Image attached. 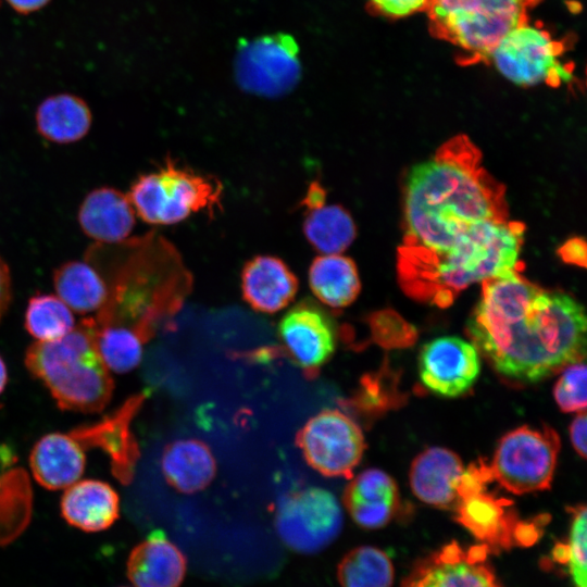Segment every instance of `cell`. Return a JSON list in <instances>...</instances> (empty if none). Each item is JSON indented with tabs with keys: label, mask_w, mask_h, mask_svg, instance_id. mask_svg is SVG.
Wrapping results in <instances>:
<instances>
[{
	"label": "cell",
	"mask_w": 587,
	"mask_h": 587,
	"mask_svg": "<svg viewBox=\"0 0 587 587\" xmlns=\"http://www.w3.org/2000/svg\"><path fill=\"white\" fill-rule=\"evenodd\" d=\"M309 286L323 304L333 309L348 307L361 290L354 262L340 253L322 254L312 261Z\"/></svg>",
	"instance_id": "28"
},
{
	"label": "cell",
	"mask_w": 587,
	"mask_h": 587,
	"mask_svg": "<svg viewBox=\"0 0 587 587\" xmlns=\"http://www.w3.org/2000/svg\"><path fill=\"white\" fill-rule=\"evenodd\" d=\"M126 574L134 587H179L186 575L183 552L160 529L128 554Z\"/></svg>",
	"instance_id": "21"
},
{
	"label": "cell",
	"mask_w": 587,
	"mask_h": 587,
	"mask_svg": "<svg viewBox=\"0 0 587 587\" xmlns=\"http://www.w3.org/2000/svg\"><path fill=\"white\" fill-rule=\"evenodd\" d=\"M12 298V283L9 266L0 257V321L7 312Z\"/></svg>",
	"instance_id": "41"
},
{
	"label": "cell",
	"mask_w": 587,
	"mask_h": 587,
	"mask_svg": "<svg viewBox=\"0 0 587 587\" xmlns=\"http://www.w3.org/2000/svg\"><path fill=\"white\" fill-rule=\"evenodd\" d=\"M122 587H125V586H122Z\"/></svg>",
	"instance_id": "45"
},
{
	"label": "cell",
	"mask_w": 587,
	"mask_h": 587,
	"mask_svg": "<svg viewBox=\"0 0 587 587\" xmlns=\"http://www.w3.org/2000/svg\"><path fill=\"white\" fill-rule=\"evenodd\" d=\"M560 439L549 426H522L507 433L489 463L492 479L515 495L548 489L557 466Z\"/></svg>",
	"instance_id": "10"
},
{
	"label": "cell",
	"mask_w": 587,
	"mask_h": 587,
	"mask_svg": "<svg viewBox=\"0 0 587 587\" xmlns=\"http://www.w3.org/2000/svg\"><path fill=\"white\" fill-rule=\"evenodd\" d=\"M298 286L292 271L274 255H255L246 262L240 274L242 298L260 313L273 314L286 308Z\"/></svg>",
	"instance_id": "19"
},
{
	"label": "cell",
	"mask_w": 587,
	"mask_h": 587,
	"mask_svg": "<svg viewBox=\"0 0 587 587\" xmlns=\"http://www.w3.org/2000/svg\"><path fill=\"white\" fill-rule=\"evenodd\" d=\"M524 232L516 221L486 222L442 250L400 246L401 287L419 301L446 308L471 284L520 270Z\"/></svg>",
	"instance_id": "3"
},
{
	"label": "cell",
	"mask_w": 587,
	"mask_h": 587,
	"mask_svg": "<svg viewBox=\"0 0 587 587\" xmlns=\"http://www.w3.org/2000/svg\"><path fill=\"white\" fill-rule=\"evenodd\" d=\"M39 135L55 143H73L83 139L92 124V113L80 97L67 92L47 97L35 114Z\"/></svg>",
	"instance_id": "26"
},
{
	"label": "cell",
	"mask_w": 587,
	"mask_h": 587,
	"mask_svg": "<svg viewBox=\"0 0 587 587\" xmlns=\"http://www.w3.org/2000/svg\"><path fill=\"white\" fill-rule=\"evenodd\" d=\"M572 520L566 544L560 542L553 549V559L565 564L575 587H586V524L587 511L584 504L571 508Z\"/></svg>",
	"instance_id": "35"
},
{
	"label": "cell",
	"mask_w": 587,
	"mask_h": 587,
	"mask_svg": "<svg viewBox=\"0 0 587 587\" xmlns=\"http://www.w3.org/2000/svg\"><path fill=\"white\" fill-rule=\"evenodd\" d=\"M508 209L504 187L485 170L480 151L457 136L410 171L401 246L446 249L476 225L509 220Z\"/></svg>",
	"instance_id": "2"
},
{
	"label": "cell",
	"mask_w": 587,
	"mask_h": 587,
	"mask_svg": "<svg viewBox=\"0 0 587 587\" xmlns=\"http://www.w3.org/2000/svg\"><path fill=\"white\" fill-rule=\"evenodd\" d=\"M96 327L98 350L109 370L124 374L139 365L145 344L132 328L122 325Z\"/></svg>",
	"instance_id": "33"
},
{
	"label": "cell",
	"mask_w": 587,
	"mask_h": 587,
	"mask_svg": "<svg viewBox=\"0 0 587 587\" xmlns=\"http://www.w3.org/2000/svg\"><path fill=\"white\" fill-rule=\"evenodd\" d=\"M34 492L30 477L23 467L0 473V547L16 540L33 516Z\"/></svg>",
	"instance_id": "29"
},
{
	"label": "cell",
	"mask_w": 587,
	"mask_h": 587,
	"mask_svg": "<svg viewBox=\"0 0 587 587\" xmlns=\"http://www.w3.org/2000/svg\"><path fill=\"white\" fill-rule=\"evenodd\" d=\"M464 469L459 455L451 450L428 448L412 462L411 489L416 498L428 505L454 510Z\"/></svg>",
	"instance_id": "18"
},
{
	"label": "cell",
	"mask_w": 587,
	"mask_h": 587,
	"mask_svg": "<svg viewBox=\"0 0 587 587\" xmlns=\"http://www.w3.org/2000/svg\"><path fill=\"white\" fill-rule=\"evenodd\" d=\"M586 413L580 411L571 423L570 436L574 449L583 459L586 458Z\"/></svg>",
	"instance_id": "40"
},
{
	"label": "cell",
	"mask_w": 587,
	"mask_h": 587,
	"mask_svg": "<svg viewBox=\"0 0 587 587\" xmlns=\"http://www.w3.org/2000/svg\"><path fill=\"white\" fill-rule=\"evenodd\" d=\"M342 511L336 497L320 487L290 491L277 503L275 528L291 550L311 554L328 547L342 528Z\"/></svg>",
	"instance_id": "11"
},
{
	"label": "cell",
	"mask_w": 587,
	"mask_h": 587,
	"mask_svg": "<svg viewBox=\"0 0 587 587\" xmlns=\"http://www.w3.org/2000/svg\"><path fill=\"white\" fill-rule=\"evenodd\" d=\"M480 370L478 351L472 342L445 336L425 344L419 357L422 383L433 392L457 397L476 380Z\"/></svg>",
	"instance_id": "17"
},
{
	"label": "cell",
	"mask_w": 587,
	"mask_h": 587,
	"mask_svg": "<svg viewBox=\"0 0 587 587\" xmlns=\"http://www.w3.org/2000/svg\"><path fill=\"white\" fill-rule=\"evenodd\" d=\"M395 375L388 370L364 375L353 396L342 405L362 416H372L394 407L397 400Z\"/></svg>",
	"instance_id": "34"
},
{
	"label": "cell",
	"mask_w": 587,
	"mask_h": 587,
	"mask_svg": "<svg viewBox=\"0 0 587 587\" xmlns=\"http://www.w3.org/2000/svg\"><path fill=\"white\" fill-rule=\"evenodd\" d=\"M394 574L387 553L372 546L350 550L337 566L341 587H391Z\"/></svg>",
	"instance_id": "31"
},
{
	"label": "cell",
	"mask_w": 587,
	"mask_h": 587,
	"mask_svg": "<svg viewBox=\"0 0 587 587\" xmlns=\"http://www.w3.org/2000/svg\"><path fill=\"white\" fill-rule=\"evenodd\" d=\"M24 362L62 410L98 413L112 398L114 382L99 353L92 317L59 339L33 342Z\"/></svg>",
	"instance_id": "5"
},
{
	"label": "cell",
	"mask_w": 587,
	"mask_h": 587,
	"mask_svg": "<svg viewBox=\"0 0 587 587\" xmlns=\"http://www.w3.org/2000/svg\"><path fill=\"white\" fill-rule=\"evenodd\" d=\"M161 470L166 483L180 494H195L214 479L216 462L209 446L195 438L177 439L165 446Z\"/></svg>",
	"instance_id": "25"
},
{
	"label": "cell",
	"mask_w": 587,
	"mask_h": 587,
	"mask_svg": "<svg viewBox=\"0 0 587 587\" xmlns=\"http://www.w3.org/2000/svg\"><path fill=\"white\" fill-rule=\"evenodd\" d=\"M326 203V190L319 182H312L301 201L307 210L321 207Z\"/></svg>",
	"instance_id": "42"
},
{
	"label": "cell",
	"mask_w": 587,
	"mask_h": 587,
	"mask_svg": "<svg viewBox=\"0 0 587 587\" xmlns=\"http://www.w3.org/2000/svg\"><path fill=\"white\" fill-rule=\"evenodd\" d=\"M542 0H430L429 33L450 43L464 65L486 63L498 43L529 20Z\"/></svg>",
	"instance_id": "6"
},
{
	"label": "cell",
	"mask_w": 587,
	"mask_h": 587,
	"mask_svg": "<svg viewBox=\"0 0 587 587\" xmlns=\"http://www.w3.org/2000/svg\"><path fill=\"white\" fill-rule=\"evenodd\" d=\"M283 355L315 378L336 348V330L329 315L311 299L294 305L278 324Z\"/></svg>",
	"instance_id": "14"
},
{
	"label": "cell",
	"mask_w": 587,
	"mask_h": 587,
	"mask_svg": "<svg viewBox=\"0 0 587 587\" xmlns=\"http://www.w3.org/2000/svg\"><path fill=\"white\" fill-rule=\"evenodd\" d=\"M342 499L352 520L365 529L384 527L395 516L400 504L395 480L376 469L365 470L353 477Z\"/></svg>",
	"instance_id": "23"
},
{
	"label": "cell",
	"mask_w": 587,
	"mask_h": 587,
	"mask_svg": "<svg viewBox=\"0 0 587 587\" xmlns=\"http://www.w3.org/2000/svg\"><path fill=\"white\" fill-rule=\"evenodd\" d=\"M127 195L142 221L173 225L199 212L214 214L221 208L222 186L213 176L166 159L157 171L140 175Z\"/></svg>",
	"instance_id": "7"
},
{
	"label": "cell",
	"mask_w": 587,
	"mask_h": 587,
	"mask_svg": "<svg viewBox=\"0 0 587 587\" xmlns=\"http://www.w3.org/2000/svg\"><path fill=\"white\" fill-rule=\"evenodd\" d=\"M77 220L84 234L98 243L125 241L136 224V212L127 193L113 187L91 190L79 205Z\"/></svg>",
	"instance_id": "20"
},
{
	"label": "cell",
	"mask_w": 587,
	"mask_h": 587,
	"mask_svg": "<svg viewBox=\"0 0 587 587\" xmlns=\"http://www.w3.org/2000/svg\"><path fill=\"white\" fill-rule=\"evenodd\" d=\"M302 232L309 243L323 254L345 251L357 234L351 215L340 205L326 203L307 210Z\"/></svg>",
	"instance_id": "30"
},
{
	"label": "cell",
	"mask_w": 587,
	"mask_h": 587,
	"mask_svg": "<svg viewBox=\"0 0 587 587\" xmlns=\"http://www.w3.org/2000/svg\"><path fill=\"white\" fill-rule=\"evenodd\" d=\"M489 463H471L459 487L455 520L489 551L512 545L529 546L539 537L538 522L521 521L512 509V501L487 492L492 482Z\"/></svg>",
	"instance_id": "8"
},
{
	"label": "cell",
	"mask_w": 587,
	"mask_h": 587,
	"mask_svg": "<svg viewBox=\"0 0 587 587\" xmlns=\"http://www.w3.org/2000/svg\"><path fill=\"white\" fill-rule=\"evenodd\" d=\"M63 520L79 530L98 533L110 528L120 517V497L108 483L77 480L67 487L60 501Z\"/></svg>",
	"instance_id": "24"
},
{
	"label": "cell",
	"mask_w": 587,
	"mask_h": 587,
	"mask_svg": "<svg viewBox=\"0 0 587 587\" xmlns=\"http://www.w3.org/2000/svg\"><path fill=\"white\" fill-rule=\"evenodd\" d=\"M554 399L564 412H580L586 409V365L583 361L563 369L554 389Z\"/></svg>",
	"instance_id": "36"
},
{
	"label": "cell",
	"mask_w": 587,
	"mask_h": 587,
	"mask_svg": "<svg viewBox=\"0 0 587 587\" xmlns=\"http://www.w3.org/2000/svg\"><path fill=\"white\" fill-rule=\"evenodd\" d=\"M7 383H8V370H7V365L2 357L0 355V396L5 389Z\"/></svg>",
	"instance_id": "44"
},
{
	"label": "cell",
	"mask_w": 587,
	"mask_h": 587,
	"mask_svg": "<svg viewBox=\"0 0 587 587\" xmlns=\"http://www.w3.org/2000/svg\"><path fill=\"white\" fill-rule=\"evenodd\" d=\"M582 304L530 283L520 270L485 279L466 332L501 375L534 383L586 355Z\"/></svg>",
	"instance_id": "1"
},
{
	"label": "cell",
	"mask_w": 587,
	"mask_h": 587,
	"mask_svg": "<svg viewBox=\"0 0 587 587\" xmlns=\"http://www.w3.org/2000/svg\"><path fill=\"white\" fill-rule=\"evenodd\" d=\"M565 45L544 27L527 22L498 43L488 62L515 85L559 87L574 80L573 67L563 59Z\"/></svg>",
	"instance_id": "9"
},
{
	"label": "cell",
	"mask_w": 587,
	"mask_h": 587,
	"mask_svg": "<svg viewBox=\"0 0 587 587\" xmlns=\"http://www.w3.org/2000/svg\"><path fill=\"white\" fill-rule=\"evenodd\" d=\"M296 445L305 462L327 477L351 478L365 449L358 423L337 409L309 419L297 433Z\"/></svg>",
	"instance_id": "12"
},
{
	"label": "cell",
	"mask_w": 587,
	"mask_h": 587,
	"mask_svg": "<svg viewBox=\"0 0 587 587\" xmlns=\"http://www.w3.org/2000/svg\"><path fill=\"white\" fill-rule=\"evenodd\" d=\"M52 282L57 296L78 314L98 312L108 299V283L90 262L73 260L61 264Z\"/></svg>",
	"instance_id": "27"
},
{
	"label": "cell",
	"mask_w": 587,
	"mask_h": 587,
	"mask_svg": "<svg viewBox=\"0 0 587 587\" xmlns=\"http://www.w3.org/2000/svg\"><path fill=\"white\" fill-rule=\"evenodd\" d=\"M85 465V449L68 433L43 435L29 454L33 477L48 490L66 489L79 480Z\"/></svg>",
	"instance_id": "22"
},
{
	"label": "cell",
	"mask_w": 587,
	"mask_h": 587,
	"mask_svg": "<svg viewBox=\"0 0 587 587\" xmlns=\"http://www.w3.org/2000/svg\"><path fill=\"white\" fill-rule=\"evenodd\" d=\"M75 325L73 311L57 295L37 294L29 298L24 326L38 341L59 339Z\"/></svg>",
	"instance_id": "32"
},
{
	"label": "cell",
	"mask_w": 587,
	"mask_h": 587,
	"mask_svg": "<svg viewBox=\"0 0 587 587\" xmlns=\"http://www.w3.org/2000/svg\"><path fill=\"white\" fill-rule=\"evenodd\" d=\"M372 339L384 348H403L415 340L413 327L398 316L387 314L373 316L370 322Z\"/></svg>",
	"instance_id": "37"
},
{
	"label": "cell",
	"mask_w": 587,
	"mask_h": 587,
	"mask_svg": "<svg viewBox=\"0 0 587 587\" xmlns=\"http://www.w3.org/2000/svg\"><path fill=\"white\" fill-rule=\"evenodd\" d=\"M132 253L108 283L105 303L93 319L96 326L132 328L145 342L162 322L182 307L190 289V276L176 250L162 238L134 240Z\"/></svg>",
	"instance_id": "4"
},
{
	"label": "cell",
	"mask_w": 587,
	"mask_h": 587,
	"mask_svg": "<svg viewBox=\"0 0 587 587\" xmlns=\"http://www.w3.org/2000/svg\"><path fill=\"white\" fill-rule=\"evenodd\" d=\"M559 254L566 263L585 266L586 243L580 238H572L560 247Z\"/></svg>",
	"instance_id": "39"
},
{
	"label": "cell",
	"mask_w": 587,
	"mask_h": 587,
	"mask_svg": "<svg viewBox=\"0 0 587 587\" xmlns=\"http://www.w3.org/2000/svg\"><path fill=\"white\" fill-rule=\"evenodd\" d=\"M147 397V391L134 394L100 421L76 426L68 432L85 450H102L109 457L112 475L123 485L133 482L140 458L132 422Z\"/></svg>",
	"instance_id": "15"
},
{
	"label": "cell",
	"mask_w": 587,
	"mask_h": 587,
	"mask_svg": "<svg viewBox=\"0 0 587 587\" xmlns=\"http://www.w3.org/2000/svg\"><path fill=\"white\" fill-rule=\"evenodd\" d=\"M430 0H366L369 10L383 17L402 18L425 12Z\"/></svg>",
	"instance_id": "38"
},
{
	"label": "cell",
	"mask_w": 587,
	"mask_h": 587,
	"mask_svg": "<svg viewBox=\"0 0 587 587\" xmlns=\"http://www.w3.org/2000/svg\"><path fill=\"white\" fill-rule=\"evenodd\" d=\"M51 0H5L20 14H32L43 9Z\"/></svg>",
	"instance_id": "43"
},
{
	"label": "cell",
	"mask_w": 587,
	"mask_h": 587,
	"mask_svg": "<svg viewBox=\"0 0 587 587\" xmlns=\"http://www.w3.org/2000/svg\"><path fill=\"white\" fill-rule=\"evenodd\" d=\"M295 39L285 34L260 37L241 43L235 60V76L247 92L279 97L298 84L301 65Z\"/></svg>",
	"instance_id": "13"
},
{
	"label": "cell",
	"mask_w": 587,
	"mask_h": 587,
	"mask_svg": "<svg viewBox=\"0 0 587 587\" xmlns=\"http://www.w3.org/2000/svg\"><path fill=\"white\" fill-rule=\"evenodd\" d=\"M488 553L483 544L464 549L452 541L422 559L401 587H502Z\"/></svg>",
	"instance_id": "16"
}]
</instances>
